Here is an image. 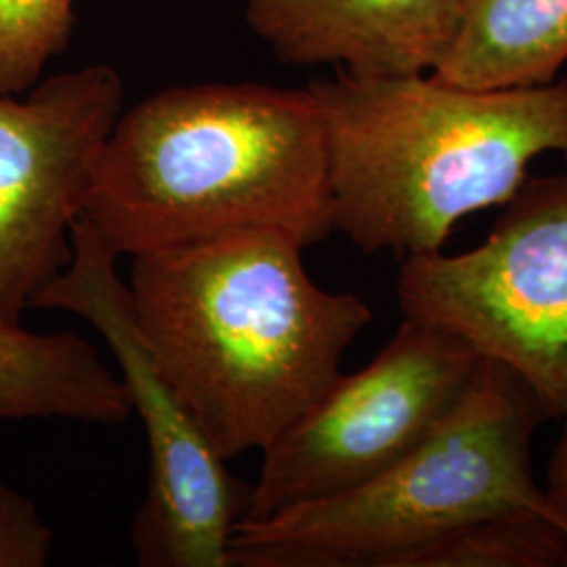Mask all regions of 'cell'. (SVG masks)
<instances>
[{
  "mask_svg": "<svg viewBox=\"0 0 567 567\" xmlns=\"http://www.w3.org/2000/svg\"><path fill=\"white\" fill-rule=\"evenodd\" d=\"M303 250L292 236L252 231L131 259L143 337L227 463L299 421L372 322L360 297L309 278Z\"/></svg>",
  "mask_w": 567,
  "mask_h": 567,
  "instance_id": "obj_1",
  "label": "cell"
},
{
  "mask_svg": "<svg viewBox=\"0 0 567 567\" xmlns=\"http://www.w3.org/2000/svg\"><path fill=\"white\" fill-rule=\"evenodd\" d=\"M82 219L118 259L278 231H334L328 145L311 91L259 82L171 86L122 110Z\"/></svg>",
  "mask_w": 567,
  "mask_h": 567,
  "instance_id": "obj_2",
  "label": "cell"
},
{
  "mask_svg": "<svg viewBox=\"0 0 567 567\" xmlns=\"http://www.w3.org/2000/svg\"><path fill=\"white\" fill-rule=\"evenodd\" d=\"M307 89L324 121L334 231L365 255L440 252L466 215L505 206L534 161L567 164V81L466 89L337 70Z\"/></svg>",
  "mask_w": 567,
  "mask_h": 567,
  "instance_id": "obj_3",
  "label": "cell"
},
{
  "mask_svg": "<svg viewBox=\"0 0 567 567\" xmlns=\"http://www.w3.org/2000/svg\"><path fill=\"white\" fill-rule=\"evenodd\" d=\"M548 421L532 389L482 358L463 400L425 442L364 486L243 522L231 567H402L416 548L492 517L566 524L532 471Z\"/></svg>",
  "mask_w": 567,
  "mask_h": 567,
  "instance_id": "obj_4",
  "label": "cell"
},
{
  "mask_svg": "<svg viewBox=\"0 0 567 567\" xmlns=\"http://www.w3.org/2000/svg\"><path fill=\"white\" fill-rule=\"evenodd\" d=\"M121 259L79 219L72 255L34 307L68 311L97 330L140 416L147 484L131 543L143 567H231L229 550L252 486L236 480L154 358L137 322Z\"/></svg>",
  "mask_w": 567,
  "mask_h": 567,
  "instance_id": "obj_5",
  "label": "cell"
},
{
  "mask_svg": "<svg viewBox=\"0 0 567 567\" xmlns=\"http://www.w3.org/2000/svg\"><path fill=\"white\" fill-rule=\"evenodd\" d=\"M395 295L404 318L458 334L567 416V171L529 175L480 246L400 259Z\"/></svg>",
  "mask_w": 567,
  "mask_h": 567,
  "instance_id": "obj_6",
  "label": "cell"
},
{
  "mask_svg": "<svg viewBox=\"0 0 567 567\" xmlns=\"http://www.w3.org/2000/svg\"><path fill=\"white\" fill-rule=\"evenodd\" d=\"M480 362L458 334L404 318L370 364L341 374L265 447L244 522L332 498L383 475L446 421Z\"/></svg>",
  "mask_w": 567,
  "mask_h": 567,
  "instance_id": "obj_7",
  "label": "cell"
},
{
  "mask_svg": "<svg viewBox=\"0 0 567 567\" xmlns=\"http://www.w3.org/2000/svg\"><path fill=\"white\" fill-rule=\"evenodd\" d=\"M122 110L112 65L55 74L23 100L0 95V322L21 324L70 261L72 229Z\"/></svg>",
  "mask_w": 567,
  "mask_h": 567,
  "instance_id": "obj_8",
  "label": "cell"
},
{
  "mask_svg": "<svg viewBox=\"0 0 567 567\" xmlns=\"http://www.w3.org/2000/svg\"><path fill=\"white\" fill-rule=\"evenodd\" d=\"M461 11L463 0H248L246 21L286 65L412 76L442 63Z\"/></svg>",
  "mask_w": 567,
  "mask_h": 567,
  "instance_id": "obj_9",
  "label": "cell"
},
{
  "mask_svg": "<svg viewBox=\"0 0 567 567\" xmlns=\"http://www.w3.org/2000/svg\"><path fill=\"white\" fill-rule=\"evenodd\" d=\"M133 416L118 372L74 332L0 322V423L72 421L121 426Z\"/></svg>",
  "mask_w": 567,
  "mask_h": 567,
  "instance_id": "obj_10",
  "label": "cell"
},
{
  "mask_svg": "<svg viewBox=\"0 0 567 567\" xmlns=\"http://www.w3.org/2000/svg\"><path fill=\"white\" fill-rule=\"evenodd\" d=\"M566 63L567 0H463L431 74L466 89H524L557 81Z\"/></svg>",
  "mask_w": 567,
  "mask_h": 567,
  "instance_id": "obj_11",
  "label": "cell"
},
{
  "mask_svg": "<svg viewBox=\"0 0 567 567\" xmlns=\"http://www.w3.org/2000/svg\"><path fill=\"white\" fill-rule=\"evenodd\" d=\"M76 0H0V95H23L65 53Z\"/></svg>",
  "mask_w": 567,
  "mask_h": 567,
  "instance_id": "obj_12",
  "label": "cell"
},
{
  "mask_svg": "<svg viewBox=\"0 0 567 567\" xmlns=\"http://www.w3.org/2000/svg\"><path fill=\"white\" fill-rule=\"evenodd\" d=\"M53 538L34 501L0 482V567L47 566Z\"/></svg>",
  "mask_w": 567,
  "mask_h": 567,
  "instance_id": "obj_13",
  "label": "cell"
},
{
  "mask_svg": "<svg viewBox=\"0 0 567 567\" xmlns=\"http://www.w3.org/2000/svg\"><path fill=\"white\" fill-rule=\"evenodd\" d=\"M545 494L550 505L567 519V421L564 433L548 458Z\"/></svg>",
  "mask_w": 567,
  "mask_h": 567,
  "instance_id": "obj_14",
  "label": "cell"
}]
</instances>
